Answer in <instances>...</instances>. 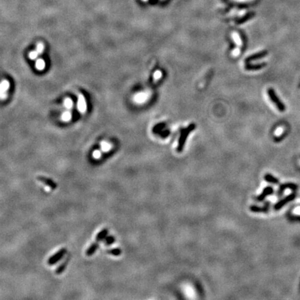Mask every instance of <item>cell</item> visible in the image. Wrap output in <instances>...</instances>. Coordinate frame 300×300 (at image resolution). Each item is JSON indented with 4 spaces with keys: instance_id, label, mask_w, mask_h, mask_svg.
Wrapping results in <instances>:
<instances>
[{
    "instance_id": "26",
    "label": "cell",
    "mask_w": 300,
    "mask_h": 300,
    "mask_svg": "<svg viewBox=\"0 0 300 300\" xmlns=\"http://www.w3.org/2000/svg\"><path fill=\"white\" fill-rule=\"evenodd\" d=\"M239 53H240V49L237 48L236 50L234 51V53H233V54H234V56H237L238 54Z\"/></svg>"
},
{
    "instance_id": "4",
    "label": "cell",
    "mask_w": 300,
    "mask_h": 300,
    "mask_svg": "<svg viewBox=\"0 0 300 300\" xmlns=\"http://www.w3.org/2000/svg\"><path fill=\"white\" fill-rule=\"evenodd\" d=\"M77 109L80 113L84 114L87 111V103L85 97L84 95L80 94L78 97V101H77Z\"/></svg>"
},
{
    "instance_id": "14",
    "label": "cell",
    "mask_w": 300,
    "mask_h": 300,
    "mask_svg": "<svg viewBox=\"0 0 300 300\" xmlns=\"http://www.w3.org/2000/svg\"><path fill=\"white\" fill-rule=\"evenodd\" d=\"M68 259H66L64 263H61V264L59 265V267L56 269V274H57V275H61V274L65 270V269H66L67 264H68Z\"/></svg>"
},
{
    "instance_id": "9",
    "label": "cell",
    "mask_w": 300,
    "mask_h": 300,
    "mask_svg": "<svg viewBox=\"0 0 300 300\" xmlns=\"http://www.w3.org/2000/svg\"><path fill=\"white\" fill-rule=\"evenodd\" d=\"M98 247H99V244H98L97 242H96L95 243H92L91 246L87 249L86 253V255L88 256V257H90V256H92L93 254H95V252H96L97 249Z\"/></svg>"
},
{
    "instance_id": "17",
    "label": "cell",
    "mask_w": 300,
    "mask_h": 300,
    "mask_svg": "<svg viewBox=\"0 0 300 300\" xmlns=\"http://www.w3.org/2000/svg\"><path fill=\"white\" fill-rule=\"evenodd\" d=\"M233 38H234V41H235V43H236L237 44V45L238 46V47H240L242 45V42H241V40H240V36L236 32H234V33H233Z\"/></svg>"
},
{
    "instance_id": "11",
    "label": "cell",
    "mask_w": 300,
    "mask_h": 300,
    "mask_svg": "<svg viewBox=\"0 0 300 300\" xmlns=\"http://www.w3.org/2000/svg\"><path fill=\"white\" fill-rule=\"evenodd\" d=\"M72 119V113L69 110L65 111L61 115V120L65 122H68Z\"/></svg>"
},
{
    "instance_id": "13",
    "label": "cell",
    "mask_w": 300,
    "mask_h": 300,
    "mask_svg": "<svg viewBox=\"0 0 300 300\" xmlns=\"http://www.w3.org/2000/svg\"><path fill=\"white\" fill-rule=\"evenodd\" d=\"M64 107L67 110L70 111L73 108V102L70 98H66L64 100Z\"/></svg>"
},
{
    "instance_id": "7",
    "label": "cell",
    "mask_w": 300,
    "mask_h": 300,
    "mask_svg": "<svg viewBox=\"0 0 300 300\" xmlns=\"http://www.w3.org/2000/svg\"><path fill=\"white\" fill-rule=\"evenodd\" d=\"M268 54V51H261V52H259V53L254 54V55L251 56H249V58H247V60H246V62L247 63H249V62H250V61H253L257 60V59L261 58H263V57H264V56H265Z\"/></svg>"
},
{
    "instance_id": "20",
    "label": "cell",
    "mask_w": 300,
    "mask_h": 300,
    "mask_svg": "<svg viewBox=\"0 0 300 300\" xmlns=\"http://www.w3.org/2000/svg\"><path fill=\"white\" fill-rule=\"evenodd\" d=\"M163 76V74H162V72L160 71V70H156V72H154V75H153V77H154V81H157V80H159Z\"/></svg>"
},
{
    "instance_id": "27",
    "label": "cell",
    "mask_w": 300,
    "mask_h": 300,
    "mask_svg": "<svg viewBox=\"0 0 300 300\" xmlns=\"http://www.w3.org/2000/svg\"><path fill=\"white\" fill-rule=\"evenodd\" d=\"M291 193V190L290 189H286L285 190V195H289V194Z\"/></svg>"
},
{
    "instance_id": "15",
    "label": "cell",
    "mask_w": 300,
    "mask_h": 300,
    "mask_svg": "<svg viewBox=\"0 0 300 300\" xmlns=\"http://www.w3.org/2000/svg\"><path fill=\"white\" fill-rule=\"evenodd\" d=\"M107 252H108V254H112L113 256H115V257H118V256H120L122 253L120 249H119V248H115V249H108Z\"/></svg>"
},
{
    "instance_id": "1",
    "label": "cell",
    "mask_w": 300,
    "mask_h": 300,
    "mask_svg": "<svg viewBox=\"0 0 300 300\" xmlns=\"http://www.w3.org/2000/svg\"><path fill=\"white\" fill-rule=\"evenodd\" d=\"M67 253V249L66 248H62L60 250H58L56 254H54L53 256L48 259V264L49 265H54L58 262L59 260H61L63 258L65 254Z\"/></svg>"
},
{
    "instance_id": "19",
    "label": "cell",
    "mask_w": 300,
    "mask_h": 300,
    "mask_svg": "<svg viewBox=\"0 0 300 300\" xmlns=\"http://www.w3.org/2000/svg\"><path fill=\"white\" fill-rule=\"evenodd\" d=\"M265 180L267 181V182H270V183H277L278 182V180L275 179V177H272V176H271L270 174H267L265 176Z\"/></svg>"
},
{
    "instance_id": "8",
    "label": "cell",
    "mask_w": 300,
    "mask_h": 300,
    "mask_svg": "<svg viewBox=\"0 0 300 300\" xmlns=\"http://www.w3.org/2000/svg\"><path fill=\"white\" fill-rule=\"evenodd\" d=\"M108 234V230L107 229H103L102 231L99 232V234H98L96 236V242H99L102 241V240H104L106 238V237L107 236Z\"/></svg>"
},
{
    "instance_id": "16",
    "label": "cell",
    "mask_w": 300,
    "mask_h": 300,
    "mask_svg": "<svg viewBox=\"0 0 300 300\" xmlns=\"http://www.w3.org/2000/svg\"><path fill=\"white\" fill-rule=\"evenodd\" d=\"M44 49H45V45H44V44L43 43H37V45H36V51H37L39 55H40V54L43 52Z\"/></svg>"
},
{
    "instance_id": "28",
    "label": "cell",
    "mask_w": 300,
    "mask_h": 300,
    "mask_svg": "<svg viewBox=\"0 0 300 300\" xmlns=\"http://www.w3.org/2000/svg\"><path fill=\"white\" fill-rule=\"evenodd\" d=\"M143 2H147V1H148V0H143Z\"/></svg>"
},
{
    "instance_id": "12",
    "label": "cell",
    "mask_w": 300,
    "mask_h": 300,
    "mask_svg": "<svg viewBox=\"0 0 300 300\" xmlns=\"http://www.w3.org/2000/svg\"><path fill=\"white\" fill-rule=\"evenodd\" d=\"M265 63H261L258 65H247L245 68L247 69H249V70H254V69H258L263 68V67L265 66Z\"/></svg>"
},
{
    "instance_id": "22",
    "label": "cell",
    "mask_w": 300,
    "mask_h": 300,
    "mask_svg": "<svg viewBox=\"0 0 300 300\" xmlns=\"http://www.w3.org/2000/svg\"><path fill=\"white\" fill-rule=\"evenodd\" d=\"M283 131V127H279L278 128L275 132V135L276 136H280L281 135V133Z\"/></svg>"
},
{
    "instance_id": "23",
    "label": "cell",
    "mask_w": 300,
    "mask_h": 300,
    "mask_svg": "<svg viewBox=\"0 0 300 300\" xmlns=\"http://www.w3.org/2000/svg\"><path fill=\"white\" fill-rule=\"evenodd\" d=\"M102 149L105 151L106 149H108L110 148V144L107 143H105V142H103V143H102Z\"/></svg>"
},
{
    "instance_id": "2",
    "label": "cell",
    "mask_w": 300,
    "mask_h": 300,
    "mask_svg": "<svg viewBox=\"0 0 300 300\" xmlns=\"http://www.w3.org/2000/svg\"><path fill=\"white\" fill-rule=\"evenodd\" d=\"M268 94H269V96H270V97L271 100L274 103H275L276 107L279 108V111H281V112H283V111H285V109H286L285 106H284L282 103H281L280 101H279V99L276 95V93L275 91H274L273 89H271V88L269 89L268 90Z\"/></svg>"
},
{
    "instance_id": "18",
    "label": "cell",
    "mask_w": 300,
    "mask_h": 300,
    "mask_svg": "<svg viewBox=\"0 0 300 300\" xmlns=\"http://www.w3.org/2000/svg\"><path fill=\"white\" fill-rule=\"evenodd\" d=\"M104 240H105V244L106 245H111L115 242V237L114 236H108V237L107 236Z\"/></svg>"
},
{
    "instance_id": "6",
    "label": "cell",
    "mask_w": 300,
    "mask_h": 300,
    "mask_svg": "<svg viewBox=\"0 0 300 300\" xmlns=\"http://www.w3.org/2000/svg\"><path fill=\"white\" fill-rule=\"evenodd\" d=\"M149 95L147 94V92H142L137 93V94L134 96L133 99L134 102L137 104H143L145 102H147V100L148 99Z\"/></svg>"
},
{
    "instance_id": "5",
    "label": "cell",
    "mask_w": 300,
    "mask_h": 300,
    "mask_svg": "<svg viewBox=\"0 0 300 300\" xmlns=\"http://www.w3.org/2000/svg\"><path fill=\"white\" fill-rule=\"evenodd\" d=\"M37 179L42 183H43L44 184H45L47 186H48V187L51 188L52 190H55L56 189V188H57V184H56L54 182H53L51 179H48V178L42 177V176H39V177H37Z\"/></svg>"
},
{
    "instance_id": "24",
    "label": "cell",
    "mask_w": 300,
    "mask_h": 300,
    "mask_svg": "<svg viewBox=\"0 0 300 300\" xmlns=\"http://www.w3.org/2000/svg\"><path fill=\"white\" fill-rule=\"evenodd\" d=\"M293 213L300 216V206H297V207L294 208L293 210Z\"/></svg>"
},
{
    "instance_id": "25",
    "label": "cell",
    "mask_w": 300,
    "mask_h": 300,
    "mask_svg": "<svg viewBox=\"0 0 300 300\" xmlns=\"http://www.w3.org/2000/svg\"><path fill=\"white\" fill-rule=\"evenodd\" d=\"M93 155H94V156L95 157H99V155H100V152L99 151H95L94 153H93Z\"/></svg>"
},
{
    "instance_id": "10",
    "label": "cell",
    "mask_w": 300,
    "mask_h": 300,
    "mask_svg": "<svg viewBox=\"0 0 300 300\" xmlns=\"http://www.w3.org/2000/svg\"><path fill=\"white\" fill-rule=\"evenodd\" d=\"M46 67L45 61L43 58H38L36 61V68L39 71H42Z\"/></svg>"
},
{
    "instance_id": "21",
    "label": "cell",
    "mask_w": 300,
    "mask_h": 300,
    "mask_svg": "<svg viewBox=\"0 0 300 300\" xmlns=\"http://www.w3.org/2000/svg\"><path fill=\"white\" fill-rule=\"evenodd\" d=\"M38 56H39V54H38V53L36 50L31 51L29 54V57L31 60H35V59L37 58Z\"/></svg>"
},
{
    "instance_id": "3",
    "label": "cell",
    "mask_w": 300,
    "mask_h": 300,
    "mask_svg": "<svg viewBox=\"0 0 300 300\" xmlns=\"http://www.w3.org/2000/svg\"><path fill=\"white\" fill-rule=\"evenodd\" d=\"M10 88V83L7 80H3L0 83V99L4 100L8 97L7 91Z\"/></svg>"
}]
</instances>
